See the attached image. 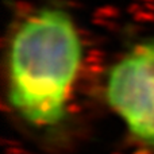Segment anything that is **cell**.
I'll use <instances>...</instances> for the list:
<instances>
[{"label": "cell", "instance_id": "cell-1", "mask_svg": "<svg viewBox=\"0 0 154 154\" xmlns=\"http://www.w3.org/2000/svg\"><path fill=\"white\" fill-rule=\"evenodd\" d=\"M81 58L79 31L65 10L43 5L26 15L8 48V100L14 112L37 130L61 126Z\"/></svg>", "mask_w": 154, "mask_h": 154}, {"label": "cell", "instance_id": "cell-2", "mask_svg": "<svg viewBox=\"0 0 154 154\" xmlns=\"http://www.w3.org/2000/svg\"><path fill=\"white\" fill-rule=\"evenodd\" d=\"M106 97L128 133L154 149V39L133 46L112 65Z\"/></svg>", "mask_w": 154, "mask_h": 154}]
</instances>
